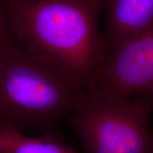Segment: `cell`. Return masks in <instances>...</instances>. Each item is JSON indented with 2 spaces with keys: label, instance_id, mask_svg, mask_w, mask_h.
Returning a JSON list of instances; mask_svg holds the SVG:
<instances>
[{
  "label": "cell",
  "instance_id": "6da1fadb",
  "mask_svg": "<svg viewBox=\"0 0 153 153\" xmlns=\"http://www.w3.org/2000/svg\"><path fill=\"white\" fill-rule=\"evenodd\" d=\"M14 32L39 60L87 91L106 60L100 0H8Z\"/></svg>",
  "mask_w": 153,
  "mask_h": 153
},
{
  "label": "cell",
  "instance_id": "7a4b0ae2",
  "mask_svg": "<svg viewBox=\"0 0 153 153\" xmlns=\"http://www.w3.org/2000/svg\"><path fill=\"white\" fill-rule=\"evenodd\" d=\"M84 92L16 36L0 57V124L63 142L59 123L72 114Z\"/></svg>",
  "mask_w": 153,
  "mask_h": 153
},
{
  "label": "cell",
  "instance_id": "3957f363",
  "mask_svg": "<svg viewBox=\"0 0 153 153\" xmlns=\"http://www.w3.org/2000/svg\"><path fill=\"white\" fill-rule=\"evenodd\" d=\"M150 94L132 100L96 88L84 92L69 122L87 153H153Z\"/></svg>",
  "mask_w": 153,
  "mask_h": 153
},
{
  "label": "cell",
  "instance_id": "277c9868",
  "mask_svg": "<svg viewBox=\"0 0 153 153\" xmlns=\"http://www.w3.org/2000/svg\"><path fill=\"white\" fill-rule=\"evenodd\" d=\"M152 86L153 26L108 53L92 88L131 99L150 94Z\"/></svg>",
  "mask_w": 153,
  "mask_h": 153
},
{
  "label": "cell",
  "instance_id": "5b68a950",
  "mask_svg": "<svg viewBox=\"0 0 153 153\" xmlns=\"http://www.w3.org/2000/svg\"><path fill=\"white\" fill-rule=\"evenodd\" d=\"M107 54L153 26V0H100Z\"/></svg>",
  "mask_w": 153,
  "mask_h": 153
},
{
  "label": "cell",
  "instance_id": "8992f818",
  "mask_svg": "<svg viewBox=\"0 0 153 153\" xmlns=\"http://www.w3.org/2000/svg\"><path fill=\"white\" fill-rule=\"evenodd\" d=\"M0 153H77L70 145L51 137H34L0 124Z\"/></svg>",
  "mask_w": 153,
  "mask_h": 153
},
{
  "label": "cell",
  "instance_id": "52a82bcc",
  "mask_svg": "<svg viewBox=\"0 0 153 153\" xmlns=\"http://www.w3.org/2000/svg\"><path fill=\"white\" fill-rule=\"evenodd\" d=\"M16 38L9 14L8 0H0V57Z\"/></svg>",
  "mask_w": 153,
  "mask_h": 153
},
{
  "label": "cell",
  "instance_id": "ba28073f",
  "mask_svg": "<svg viewBox=\"0 0 153 153\" xmlns=\"http://www.w3.org/2000/svg\"><path fill=\"white\" fill-rule=\"evenodd\" d=\"M151 93H152V97H153V86H152V89H151Z\"/></svg>",
  "mask_w": 153,
  "mask_h": 153
}]
</instances>
